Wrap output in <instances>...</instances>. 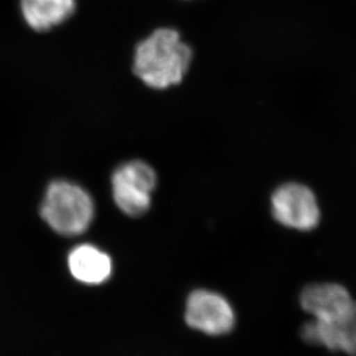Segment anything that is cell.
<instances>
[{"label": "cell", "mask_w": 356, "mask_h": 356, "mask_svg": "<svg viewBox=\"0 0 356 356\" xmlns=\"http://www.w3.org/2000/svg\"><path fill=\"white\" fill-rule=\"evenodd\" d=\"M192 59V49L178 31L159 28L138 44L133 72L145 86L163 90L184 80Z\"/></svg>", "instance_id": "obj_1"}, {"label": "cell", "mask_w": 356, "mask_h": 356, "mask_svg": "<svg viewBox=\"0 0 356 356\" xmlns=\"http://www.w3.org/2000/svg\"><path fill=\"white\" fill-rule=\"evenodd\" d=\"M94 202L80 186L58 180L47 187L40 207L42 218L61 236H79L94 218Z\"/></svg>", "instance_id": "obj_2"}, {"label": "cell", "mask_w": 356, "mask_h": 356, "mask_svg": "<svg viewBox=\"0 0 356 356\" xmlns=\"http://www.w3.org/2000/svg\"><path fill=\"white\" fill-rule=\"evenodd\" d=\"M111 185L117 207L126 215L138 217L150 209L157 175L148 163L135 159L115 168Z\"/></svg>", "instance_id": "obj_3"}, {"label": "cell", "mask_w": 356, "mask_h": 356, "mask_svg": "<svg viewBox=\"0 0 356 356\" xmlns=\"http://www.w3.org/2000/svg\"><path fill=\"white\" fill-rule=\"evenodd\" d=\"M273 218L282 226L298 231H312L321 220L317 198L307 186L289 182L280 186L271 197Z\"/></svg>", "instance_id": "obj_4"}, {"label": "cell", "mask_w": 356, "mask_h": 356, "mask_svg": "<svg viewBox=\"0 0 356 356\" xmlns=\"http://www.w3.org/2000/svg\"><path fill=\"white\" fill-rule=\"evenodd\" d=\"M186 323L208 336H224L236 326V313L231 303L219 293L197 289L186 301Z\"/></svg>", "instance_id": "obj_5"}, {"label": "cell", "mask_w": 356, "mask_h": 356, "mask_svg": "<svg viewBox=\"0 0 356 356\" xmlns=\"http://www.w3.org/2000/svg\"><path fill=\"white\" fill-rule=\"evenodd\" d=\"M301 337L314 346L356 355V301L346 314L330 321L312 319L301 329Z\"/></svg>", "instance_id": "obj_6"}, {"label": "cell", "mask_w": 356, "mask_h": 356, "mask_svg": "<svg viewBox=\"0 0 356 356\" xmlns=\"http://www.w3.org/2000/svg\"><path fill=\"white\" fill-rule=\"evenodd\" d=\"M350 292L339 284H314L307 286L300 296V305L313 319L330 321L346 314L354 306Z\"/></svg>", "instance_id": "obj_7"}, {"label": "cell", "mask_w": 356, "mask_h": 356, "mask_svg": "<svg viewBox=\"0 0 356 356\" xmlns=\"http://www.w3.org/2000/svg\"><path fill=\"white\" fill-rule=\"evenodd\" d=\"M20 10L28 27L47 33L74 15L76 0H20Z\"/></svg>", "instance_id": "obj_8"}, {"label": "cell", "mask_w": 356, "mask_h": 356, "mask_svg": "<svg viewBox=\"0 0 356 356\" xmlns=\"http://www.w3.org/2000/svg\"><path fill=\"white\" fill-rule=\"evenodd\" d=\"M68 268L72 276L88 285H98L111 276L110 256L91 245H81L68 256Z\"/></svg>", "instance_id": "obj_9"}]
</instances>
